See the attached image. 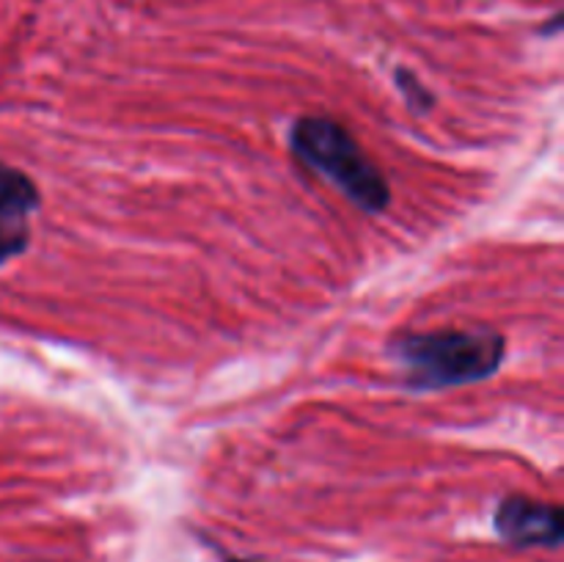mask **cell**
Here are the masks:
<instances>
[{
  "label": "cell",
  "mask_w": 564,
  "mask_h": 562,
  "mask_svg": "<svg viewBox=\"0 0 564 562\" xmlns=\"http://www.w3.org/2000/svg\"><path fill=\"white\" fill-rule=\"evenodd\" d=\"M413 389H449L477 383L499 372L505 361V336L494 328H446L408 334L391 345Z\"/></svg>",
  "instance_id": "6da1fadb"
},
{
  "label": "cell",
  "mask_w": 564,
  "mask_h": 562,
  "mask_svg": "<svg viewBox=\"0 0 564 562\" xmlns=\"http://www.w3.org/2000/svg\"><path fill=\"white\" fill-rule=\"evenodd\" d=\"M290 143L306 169L334 182L358 209L383 213L389 207V182L339 121L306 116L292 127Z\"/></svg>",
  "instance_id": "7a4b0ae2"
},
{
  "label": "cell",
  "mask_w": 564,
  "mask_h": 562,
  "mask_svg": "<svg viewBox=\"0 0 564 562\" xmlns=\"http://www.w3.org/2000/svg\"><path fill=\"white\" fill-rule=\"evenodd\" d=\"M496 532L518 549H556L562 543V510L560 505L529 499V496H507L496 510Z\"/></svg>",
  "instance_id": "3957f363"
},
{
  "label": "cell",
  "mask_w": 564,
  "mask_h": 562,
  "mask_svg": "<svg viewBox=\"0 0 564 562\" xmlns=\"http://www.w3.org/2000/svg\"><path fill=\"white\" fill-rule=\"evenodd\" d=\"M39 209V191L22 171L0 165V262L14 259L31 242V215Z\"/></svg>",
  "instance_id": "277c9868"
},
{
  "label": "cell",
  "mask_w": 564,
  "mask_h": 562,
  "mask_svg": "<svg viewBox=\"0 0 564 562\" xmlns=\"http://www.w3.org/2000/svg\"><path fill=\"white\" fill-rule=\"evenodd\" d=\"M397 80H400V88H402V91H405L408 102H411L413 108H419V110L430 108L433 97H430V91L422 86V83L416 80V77L408 75V72H397Z\"/></svg>",
  "instance_id": "5b68a950"
},
{
  "label": "cell",
  "mask_w": 564,
  "mask_h": 562,
  "mask_svg": "<svg viewBox=\"0 0 564 562\" xmlns=\"http://www.w3.org/2000/svg\"><path fill=\"white\" fill-rule=\"evenodd\" d=\"M229 562H251V560H229Z\"/></svg>",
  "instance_id": "8992f818"
}]
</instances>
